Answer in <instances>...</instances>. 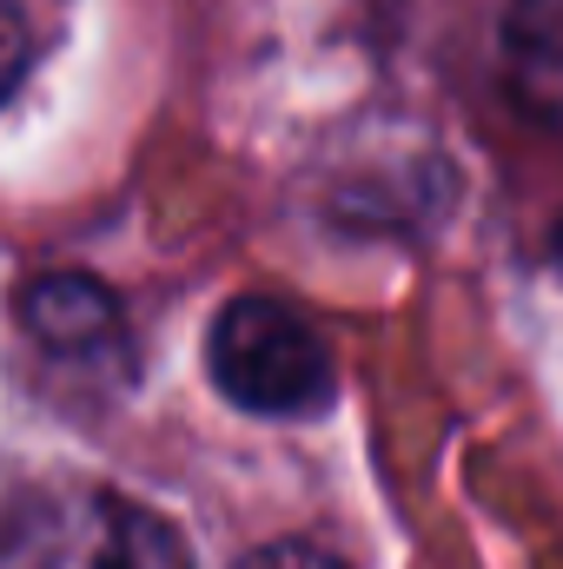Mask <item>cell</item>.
<instances>
[{
	"mask_svg": "<svg viewBox=\"0 0 563 569\" xmlns=\"http://www.w3.org/2000/svg\"><path fill=\"white\" fill-rule=\"evenodd\" d=\"M33 67V33H27V13L13 0H0V107L13 100V87L27 80Z\"/></svg>",
	"mask_w": 563,
	"mask_h": 569,
	"instance_id": "277c9868",
	"label": "cell"
},
{
	"mask_svg": "<svg viewBox=\"0 0 563 569\" xmlns=\"http://www.w3.org/2000/svg\"><path fill=\"white\" fill-rule=\"evenodd\" d=\"M233 569H345V563L332 550H318V543H292L285 537V543H266V550H246Z\"/></svg>",
	"mask_w": 563,
	"mask_h": 569,
	"instance_id": "5b68a950",
	"label": "cell"
},
{
	"mask_svg": "<svg viewBox=\"0 0 563 569\" xmlns=\"http://www.w3.org/2000/svg\"><path fill=\"white\" fill-rule=\"evenodd\" d=\"M20 325L53 358H93L100 345H113L120 305L107 284L80 279V272H53V279H33L20 291Z\"/></svg>",
	"mask_w": 563,
	"mask_h": 569,
	"instance_id": "3957f363",
	"label": "cell"
},
{
	"mask_svg": "<svg viewBox=\"0 0 563 569\" xmlns=\"http://www.w3.org/2000/svg\"><path fill=\"white\" fill-rule=\"evenodd\" d=\"M0 569H192V557L159 510L67 483L0 510Z\"/></svg>",
	"mask_w": 563,
	"mask_h": 569,
	"instance_id": "6da1fadb",
	"label": "cell"
},
{
	"mask_svg": "<svg viewBox=\"0 0 563 569\" xmlns=\"http://www.w3.org/2000/svg\"><path fill=\"white\" fill-rule=\"evenodd\" d=\"M213 385L259 418H305L332 405V351L305 311L279 298H233L206 338Z\"/></svg>",
	"mask_w": 563,
	"mask_h": 569,
	"instance_id": "7a4b0ae2",
	"label": "cell"
}]
</instances>
